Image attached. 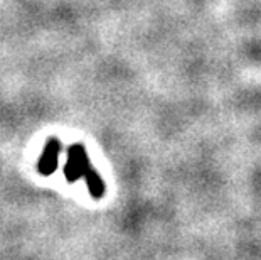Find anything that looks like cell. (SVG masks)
Masks as SVG:
<instances>
[{"label": "cell", "mask_w": 261, "mask_h": 260, "mask_svg": "<svg viewBox=\"0 0 261 260\" xmlns=\"http://www.w3.org/2000/svg\"><path fill=\"white\" fill-rule=\"evenodd\" d=\"M93 168L91 160L88 157L86 149L83 144H73L68 149V160L64 164V176L69 182H76L77 179L85 178L86 171Z\"/></svg>", "instance_id": "cell-1"}, {"label": "cell", "mask_w": 261, "mask_h": 260, "mask_svg": "<svg viewBox=\"0 0 261 260\" xmlns=\"http://www.w3.org/2000/svg\"><path fill=\"white\" fill-rule=\"evenodd\" d=\"M61 151H63L61 142L56 139V137H51V139L46 142L44 152H42V156H41V159H39V162H37L39 173H41L42 176H51L54 171L58 169Z\"/></svg>", "instance_id": "cell-2"}, {"label": "cell", "mask_w": 261, "mask_h": 260, "mask_svg": "<svg viewBox=\"0 0 261 260\" xmlns=\"http://www.w3.org/2000/svg\"><path fill=\"white\" fill-rule=\"evenodd\" d=\"M85 181H86L88 191H90V195L93 198L99 200V198L105 196V193H107V184H105V181L101 179V176H99L93 168H90V169L86 171Z\"/></svg>", "instance_id": "cell-3"}]
</instances>
